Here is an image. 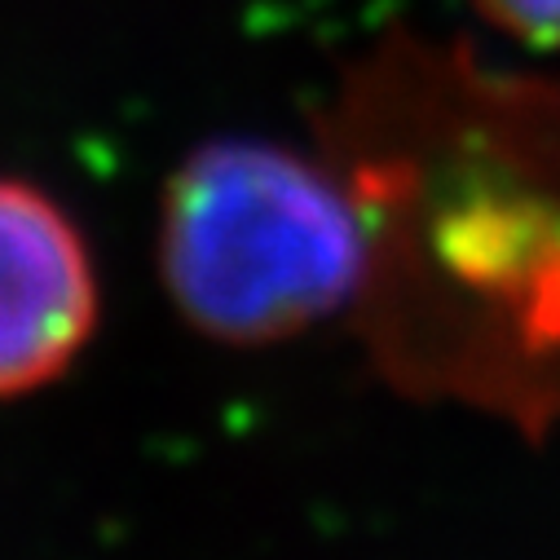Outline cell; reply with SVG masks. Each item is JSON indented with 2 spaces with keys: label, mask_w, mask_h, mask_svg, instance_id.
I'll use <instances>...</instances> for the list:
<instances>
[{
  "label": "cell",
  "mask_w": 560,
  "mask_h": 560,
  "mask_svg": "<svg viewBox=\"0 0 560 560\" xmlns=\"http://www.w3.org/2000/svg\"><path fill=\"white\" fill-rule=\"evenodd\" d=\"M97 327V273L58 199L0 173V397H23L84 353Z\"/></svg>",
  "instance_id": "cell-2"
},
{
  "label": "cell",
  "mask_w": 560,
  "mask_h": 560,
  "mask_svg": "<svg viewBox=\"0 0 560 560\" xmlns=\"http://www.w3.org/2000/svg\"><path fill=\"white\" fill-rule=\"evenodd\" d=\"M472 10L499 36L538 54H560V0H472Z\"/></svg>",
  "instance_id": "cell-3"
},
{
  "label": "cell",
  "mask_w": 560,
  "mask_h": 560,
  "mask_svg": "<svg viewBox=\"0 0 560 560\" xmlns=\"http://www.w3.org/2000/svg\"><path fill=\"white\" fill-rule=\"evenodd\" d=\"M160 273L195 331L273 345L366 292L371 221L349 173L265 137H217L164 186Z\"/></svg>",
  "instance_id": "cell-1"
}]
</instances>
